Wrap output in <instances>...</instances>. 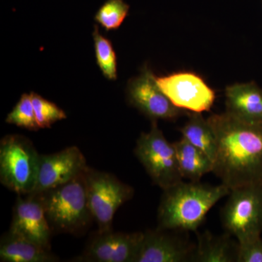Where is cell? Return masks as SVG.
<instances>
[{"label": "cell", "mask_w": 262, "mask_h": 262, "mask_svg": "<svg viewBox=\"0 0 262 262\" xmlns=\"http://www.w3.org/2000/svg\"><path fill=\"white\" fill-rule=\"evenodd\" d=\"M216 139L213 173L229 190L262 186V124L227 113L208 119Z\"/></svg>", "instance_id": "6da1fadb"}, {"label": "cell", "mask_w": 262, "mask_h": 262, "mask_svg": "<svg viewBox=\"0 0 262 262\" xmlns=\"http://www.w3.org/2000/svg\"><path fill=\"white\" fill-rule=\"evenodd\" d=\"M158 208V228L196 231L207 213L230 190L224 184L182 182L164 189Z\"/></svg>", "instance_id": "7a4b0ae2"}, {"label": "cell", "mask_w": 262, "mask_h": 262, "mask_svg": "<svg viewBox=\"0 0 262 262\" xmlns=\"http://www.w3.org/2000/svg\"><path fill=\"white\" fill-rule=\"evenodd\" d=\"M84 172L63 185L38 193L53 232L81 235L94 220L88 201Z\"/></svg>", "instance_id": "3957f363"}, {"label": "cell", "mask_w": 262, "mask_h": 262, "mask_svg": "<svg viewBox=\"0 0 262 262\" xmlns=\"http://www.w3.org/2000/svg\"><path fill=\"white\" fill-rule=\"evenodd\" d=\"M40 155L25 136L13 134L0 142V182L17 194L34 192Z\"/></svg>", "instance_id": "277c9868"}, {"label": "cell", "mask_w": 262, "mask_h": 262, "mask_svg": "<svg viewBox=\"0 0 262 262\" xmlns=\"http://www.w3.org/2000/svg\"><path fill=\"white\" fill-rule=\"evenodd\" d=\"M222 211V220L227 233L239 244L261 237L262 186L251 185L230 191Z\"/></svg>", "instance_id": "5b68a950"}, {"label": "cell", "mask_w": 262, "mask_h": 262, "mask_svg": "<svg viewBox=\"0 0 262 262\" xmlns=\"http://www.w3.org/2000/svg\"><path fill=\"white\" fill-rule=\"evenodd\" d=\"M88 201L99 232L113 230L117 210L134 195V189L113 174L88 168L84 172Z\"/></svg>", "instance_id": "8992f818"}, {"label": "cell", "mask_w": 262, "mask_h": 262, "mask_svg": "<svg viewBox=\"0 0 262 262\" xmlns=\"http://www.w3.org/2000/svg\"><path fill=\"white\" fill-rule=\"evenodd\" d=\"M134 151L152 182L163 190L182 182L175 147L165 139L157 120L149 132L139 136Z\"/></svg>", "instance_id": "52a82bcc"}, {"label": "cell", "mask_w": 262, "mask_h": 262, "mask_svg": "<svg viewBox=\"0 0 262 262\" xmlns=\"http://www.w3.org/2000/svg\"><path fill=\"white\" fill-rule=\"evenodd\" d=\"M161 91L177 107L191 113L209 111L215 101L213 90L201 77L190 72L155 77Z\"/></svg>", "instance_id": "ba28073f"}, {"label": "cell", "mask_w": 262, "mask_h": 262, "mask_svg": "<svg viewBox=\"0 0 262 262\" xmlns=\"http://www.w3.org/2000/svg\"><path fill=\"white\" fill-rule=\"evenodd\" d=\"M8 232L51 249L53 230L38 193L17 194Z\"/></svg>", "instance_id": "9c48e42d"}, {"label": "cell", "mask_w": 262, "mask_h": 262, "mask_svg": "<svg viewBox=\"0 0 262 262\" xmlns=\"http://www.w3.org/2000/svg\"><path fill=\"white\" fill-rule=\"evenodd\" d=\"M127 95L130 104L152 120H173L184 113L165 96L146 67L128 82Z\"/></svg>", "instance_id": "30bf717a"}, {"label": "cell", "mask_w": 262, "mask_h": 262, "mask_svg": "<svg viewBox=\"0 0 262 262\" xmlns=\"http://www.w3.org/2000/svg\"><path fill=\"white\" fill-rule=\"evenodd\" d=\"M144 232H99L91 237L77 261L135 262Z\"/></svg>", "instance_id": "8fae6325"}, {"label": "cell", "mask_w": 262, "mask_h": 262, "mask_svg": "<svg viewBox=\"0 0 262 262\" xmlns=\"http://www.w3.org/2000/svg\"><path fill=\"white\" fill-rule=\"evenodd\" d=\"M89 168L83 153L77 146L40 155L37 185L32 193H41L63 185L83 173Z\"/></svg>", "instance_id": "7c38bea8"}, {"label": "cell", "mask_w": 262, "mask_h": 262, "mask_svg": "<svg viewBox=\"0 0 262 262\" xmlns=\"http://www.w3.org/2000/svg\"><path fill=\"white\" fill-rule=\"evenodd\" d=\"M170 231L158 227L144 232L135 262L192 261L196 246Z\"/></svg>", "instance_id": "4fadbf2b"}, {"label": "cell", "mask_w": 262, "mask_h": 262, "mask_svg": "<svg viewBox=\"0 0 262 262\" xmlns=\"http://www.w3.org/2000/svg\"><path fill=\"white\" fill-rule=\"evenodd\" d=\"M227 113L244 121L262 124V90L255 83L235 84L226 89Z\"/></svg>", "instance_id": "5bb4252c"}, {"label": "cell", "mask_w": 262, "mask_h": 262, "mask_svg": "<svg viewBox=\"0 0 262 262\" xmlns=\"http://www.w3.org/2000/svg\"><path fill=\"white\" fill-rule=\"evenodd\" d=\"M2 262H56L59 258L44 247L20 236L8 232L0 241Z\"/></svg>", "instance_id": "9a60e30c"}, {"label": "cell", "mask_w": 262, "mask_h": 262, "mask_svg": "<svg viewBox=\"0 0 262 262\" xmlns=\"http://www.w3.org/2000/svg\"><path fill=\"white\" fill-rule=\"evenodd\" d=\"M238 248L239 243L234 242L230 234L215 236L206 232L198 236L192 261H237Z\"/></svg>", "instance_id": "2e32d148"}, {"label": "cell", "mask_w": 262, "mask_h": 262, "mask_svg": "<svg viewBox=\"0 0 262 262\" xmlns=\"http://www.w3.org/2000/svg\"><path fill=\"white\" fill-rule=\"evenodd\" d=\"M182 179L200 182L206 173L213 172V161L201 149L182 138L173 143Z\"/></svg>", "instance_id": "e0dca14e"}, {"label": "cell", "mask_w": 262, "mask_h": 262, "mask_svg": "<svg viewBox=\"0 0 262 262\" xmlns=\"http://www.w3.org/2000/svg\"><path fill=\"white\" fill-rule=\"evenodd\" d=\"M180 131L182 138L203 151L213 163L214 162L217 146L214 130L201 113H191L189 120Z\"/></svg>", "instance_id": "ac0fdd59"}, {"label": "cell", "mask_w": 262, "mask_h": 262, "mask_svg": "<svg viewBox=\"0 0 262 262\" xmlns=\"http://www.w3.org/2000/svg\"><path fill=\"white\" fill-rule=\"evenodd\" d=\"M94 39L96 63L103 76L110 80L117 79V57L110 39L100 34L98 26H95Z\"/></svg>", "instance_id": "d6986e66"}, {"label": "cell", "mask_w": 262, "mask_h": 262, "mask_svg": "<svg viewBox=\"0 0 262 262\" xmlns=\"http://www.w3.org/2000/svg\"><path fill=\"white\" fill-rule=\"evenodd\" d=\"M129 8V5L123 0H107L98 9L95 20L106 31L115 30L126 18Z\"/></svg>", "instance_id": "ffe728a7"}, {"label": "cell", "mask_w": 262, "mask_h": 262, "mask_svg": "<svg viewBox=\"0 0 262 262\" xmlns=\"http://www.w3.org/2000/svg\"><path fill=\"white\" fill-rule=\"evenodd\" d=\"M36 120L39 128H49L55 122L64 120V111L39 95L31 93Z\"/></svg>", "instance_id": "44dd1931"}, {"label": "cell", "mask_w": 262, "mask_h": 262, "mask_svg": "<svg viewBox=\"0 0 262 262\" xmlns=\"http://www.w3.org/2000/svg\"><path fill=\"white\" fill-rule=\"evenodd\" d=\"M6 122L29 130H38L37 120L30 94H23L11 113L8 114Z\"/></svg>", "instance_id": "7402d4cb"}, {"label": "cell", "mask_w": 262, "mask_h": 262, "mask_svg": "<svg viewBox=\"0 0 262 262\" xmlns=\"http://www.w3.org/2000/svg\"><path fill=\"white\" fill-rule=\"evenodd\" d=\"M237 262H262L261 237L244 244H239Z\"/></svg>", "instance_id": "603a6c76"}]
</instances>
